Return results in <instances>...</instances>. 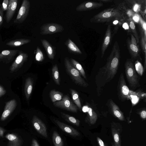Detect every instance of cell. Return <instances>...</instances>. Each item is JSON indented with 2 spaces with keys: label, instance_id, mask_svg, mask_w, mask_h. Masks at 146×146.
<instances>
[{
  "label": "cell",
  "instance_id": "cell-1",
  "mask_svg": "<svg viewBox=\"0 0 146 146\" xmlns=\"http://www.w3.org/2000/svg\"><path fill=\"white\" fill-rule=\"evenodd\" d=\"M120 59V50L116 41L106 64L99 69L95 76V82L98 96L100 95L103 87L115 77L119 66Z\"/></svg>",
  "mask_w": 146,
  "mask_h": 146
},
{
  "label": "cell",
  "instance_id": "cell-2",
  "mask_svg": "<svg viewBox=\"0 0 146 146\" xmlns=\"http://www.w3.org/2000/svg\"><path fill=\"white\" fill-rule=\"evenodd\" d=\"M121 5L117 7L109 8L100 12L94 16L90 20L91 22L102 23L109 22L113 20L121 23L127 20L128 17L126 11Z\"/></svg>",
  "mask_w": 146,
  "mask_h": 146
},
{
  "label": "cell",
  "instance_id": "cell-3",
  "mask_svg": "<svg viewBox=\"0 0 146 146\" xmlns=\"http://www.w3.org/2000/svg\"><path fill=\"white\" fill-rule=\"evenodd\" d=\"M124 66L125 75L129 86L133 88L140 86L132 61L131 59H127Z\"/></svg>",
  "mask_w": 146,
  "mask_h": 146
},
{
  "label": "cell",
  "instance_id": "cell-4",
  "mask_svg": "<svg viewBox=\"0 0 146 146\" xmlns=\"http://www.w3.org/2000/svg\"><path fill=\"white\" fill-rule=\"evenodd\" d=\"M64 64L67 73L76 84L84 88L88 86V83L82 77L79 72L72 66L68 58H64Z\"/></svg>",
  "mask_w": 146,
  "mask_h": 146
},
{
  "label": "cell",
  "instance_id": "cell-5",
  "mask_svg": "<svg viewBox=\"0 0 146 146\" xmlns=\"http://www.w3.org/2000/svg\"><path fill=\"white\" fill-rule=\"evenodd\" d=\"M117 92L119 98L122 101L130 99V96L133 91L130 90L127 86L123 73L120 74L117 84Z\"/></svg>",
  "mask_w": 146,
  "mask_h": 146
},
{
  "label": "cell",
  "instance_id": "cell-6",
  "mask_svg": "<svg viewBox=\"0 0 146 146\" xmlns=\"http://www.w3.org/2000/svg\"><path fill=\"white\" fill-rule=\"evenodd\" d=\"M127 45L129 52L131 57V60H142L141 57V50L137 44L135 38L132 34H131V38H127Z\"/></svg>",
  "mask_w": 146,
  "mask_h": 146
},
{
  "label": "cell",
  "instance_id": "cell-7",
  "mask_svg": "<svg viewBox=\"0 0 146 146\" xmlns=\"http://www.w3.org/2000/svg\"><path fill=\"white\" fill-rule=\"evenodd\" d=\"M53 105L55 107L72 112L76 113L78 111V108L67 95L63 96L61 100L54 103Z\"/></svg>",
  "mask_w": 146,
  "mask_h": 146
},
{
  "label": "cell",
  "instance_id": "cell-8",
  "mask_svg": "<svg viewBox=\"0 0 146 146\" xmlns=\"http://www.w3.org/2000/svg\"><path fill=\"white\" fill-rule=\"evenodd\" d=\"M30 7V3L29 1H23L17 17L14 21L15 23H21L25 21L28 15Z\"/></svg>",
  "mask_w": 146,
  "mask_h": 146
},
{
  "label": "cell",
  "instance_id": "cell-9",
  "mask_svg": "<svg viewBox=\"0 0 146 146\" xmlns=\"http://www.w3.org/2000/svg\"><path fill=\"white\" fill-rule=\"evenodd\" d=\"M122 130V126L119 123H111V131L113 140L112 146H121V134Z\"/></svg>",
  "mask_w": 146,
  "mask_h": 146
},
{
  "label": "cell",
  "instance_id": "cell-10",
  "mask_svg": "<svg viewBox=\"0 0 146 146\" xmlns=\"http://www.w3.org/2000/svg\"><path fill=\"white\" fill-rule=\"evenodd\" d=\"M64 30L63 27L60 25L55 23H48L41 26L40 33L42 35H51L61 32Z\"/></svg>",
  "mask_w": 146,
  "mask_h": 146
},
{
  "label": "cell",
  "instance_id": "cell-11",
  "mask_svg": "<svg viewBox=\"0 0 146 146\" xmlns=\"http://www.w3.org/2000/svg\"><path fill=\"white\" fill-rule=\"evenodd\" d=\"M103 3L92 1H84L80 4L76 8V11H82L97 9L103 6Z\"/></svg>",
  "mask_w": 146,
  "mask_h": 146
},
{
  "label": "cell",
  "instance_id": "cell-12",
  "mask_svg": "<svg viewBox=\"0 0 146 146\" xmlns=\"http://www.w3.org/2000/svg\"><path fill=\"white\" fill-rule=\"evenodd\" d=\"M32 123L34 127L38 133L45 137H48L46 125L40 119L34 115L32 119Z\"/></svg>",
  "mask_w": 146,
  "mask_h": 146
},
{
  "label": "cell",
  "instance_id": "cell-13",
  "mask_svg": "<svg viewBox=\"0 0 146 146\" xmlns=\"http://www.w3.org/2000/svg\"><path fill=\"white\" fill-rule=\"evenodd\" d=\"M112 38V32L111 26L109 25L106 29L101 48V58L104 56L105 52L110 45Z\"/></svg>",
  "mask_w": 146,
  "mask_h": 146
},
{
  "label": "cell",
  "instance_id": "cell-14",
  "mask_svg": "<svg viewBox=\"0 0 146 146\" xmlns=\"http://www.w3.org/2000/svg\"><path fill=\"white\" fill-rule=\"evenodd\" d=\"M16 106L17 102L15 99H13L6 102L1 120L3 121L6 119L14 111Z\"/></svg>",
  "mask_w": 146,
  "mask_h": 146
},
{
  "label": "cell",
  "instance_id": "cell-15",
  "mask_svg": "<svg viewBox=\"0 0 146 146\" xmlns=\"http://www.w3.org/2000/svg\"><path fill=\"white\" fill-rule=\"evenodd\" d=\"M28 57L27 54L21 50L19 51V55L11 67V71L13 72L21 67L27 60Z\"/></svg>",
  "mask_w": 146,
  "mask_h": 146
},
{
  "label": "cell",
  "instance_id": "cell-16",
  "mask_svg": "<svg viewBox=\"0 0 146 146\" xmlns=\"http://www.w3.org/2000/svg\"><path fill=\"white\" fill-rule=\"evenodd\" d=\"M108 106L112 113L115 117L121 121L125 120L123 113L112 100H110L108 102Z\"/></svg>",
  "mask_w": 146,
  "mask_h": 146
},
{
  "label": "cell",
  "instance_id": "cell-17",
  "mask_svg": "<svg viewBox=\"0 0 146 146\" xmlns=\"http://www.w3.org/2000/svg\"><path fill=\"white\" fill-rule=\"evenodd\" d=\"M54 121L62 130L68 134L74 136L80 135V133L72 127L57 119H55Z\"/></svg>",
  "mask_w": 146,
  "mask_h": 146
},
{
  "label": "cell",
  "instance_id": "cell-18",
  "mask_svg": "<svg viewBox=\"0 0 146 146\" xmlns=\"http://www.w3.org/2000/svg\"><path fill=\"white\" fill-rule=\"evenodd\" d=\"M5 137L8 141V146H22L23 140L18 135L13 133H8Z\"/></svg>",
  "mask_w": 146,
  "mask_h": 146
},
{
  "label": "cell",
  "instance_id": "cell-19",
  "mask_svg": "<svg viewBox=\"0 0 146 146\" xmlns=\"http://www.w3.org/2000/svg\"><path fill=\"white\" fill-rule=\"evenodd\" d=\"M18 4L17 0H9L6 13L7 22H9L14 15Z\"/></svg>",
  "mask_w": 146,
  "mask_h": 146
},
{
  "label": "cell",
  "instance_id": "cell-20",
  "mask_svg": "<svg viewBox=\"0 0 146 146\" xmlns=\"http://www.w3.org/2000/svg\"><path fill=\"white\" fill-rule=\"evenodd\" d=\"M19 50H5L0 53V61L9 62L19 52Z\"/></svg>",
  "mask_w": 146,
  "mask_h": 146
},
{
  "label": "cell",
  "instance_id": "cell-21",
  "mask_svg": "<svg viewBox=\"0 0 146 146\" xmlns=\"http://www.w3.org/2000/svg\"><path fill=\"white\" fill-rule=\"evenodd\" d=\"M41 42L48 58L50 59H54L55 53L54 47L46 40H41Z\"/></svg>",
  "mask_w": 146,
  "mask_h": 146
},
{
  "label": "cell",
  "instance_id": "cell-22",
  "mask_svg": "<svg viewBox=\"0 0 146 146\" xmlns=\"http://www.w3.org/2000/svg\"><path fill=\"white\" fill-rule=\"evenodd\" d=\"M87 112L86 121L90 124H94L97 121L98 116L95 111L91 107H88Z\"/></svg>",
  "mask_w": 146,
  "mask_h": 146
},
{
  "label": "cell",
  "instance_id": "cell-23",
  "mask_svg": "<svg viewBox=\"0 0 146 146\" xmlns=\"http://www.w3.org/2000/svg\"><path fill=\"white\" fill-rule=\"evenodd\" d=\"M65 44L70 52L76 54H82L80 50L70 38H68L66 41Z\"/></svg>",
  "mask_w": 146,
  "mask_h": 146
},
{
  "label": "cell",
  "instance_id": "cell-24",
  "mask_svg": "<svg viewBox=\"0 0 146 146\" xmlns=\"http://www.w3.org/2000/svg\"><path fill=\"white\" fill-rule=\"evenodd\" d=\"M33 88V81L31 78H27L25 81V92L27 100H29Z\"/></svg>",
  "mask_w": 146,
  "mask_h": 146
},
{
  "label": "cell",
  "instance_id": "cell-25",
  "mask_svg": "<svg viewBox=\"0 0 146 146\" xmlns=\"http://www.w3.org/2000/svg\"><path fill=\"white\" fill-rule=\"evenodd\" d=\"M31 41L29 39H20L11 40L6 43L7 45L12 46H18L27 44Z\"/></svg>",
  "mask_w": 146,
  "mask_h": 146
},
{
  "label": "cell",
  "instance_id": "cell-26",
  "mask_svg": "<svg viewBox=\"0 0 146 146\" xmlns=\"http://www.w3.org/2000/svg\"><path fill=\"white\" fill-rule=\"evenodd\" d=\"M131 31L133 33V35L135 38L137 43L139 42V37L136 31L135 25L134 21L131 17H128L127 20Z\"/></svg>",
  "mask_w": 146,
  "mask_h": 146
},
{
  "label": "cell",
  "instance_id": "cell-27",
  "mask_svg": "<svg viewBox=\"0 0 146 146\" xmlns=\"http://www.w3.org/2000/svg\"><path fill=\"white\" fill-rule=\"evenodd\" d=\"M70 61L72 66L79 72L84 79L86 80L87 78L85 72L81 64L73 59H71Z\"/></svg>",
  "mask_w": 146,
  "mask_h": 146
},
{
  "label": "cell",
  "instance_id": "cell-28",
  "mask_svg": "<svg viewBox=\"0 0 146 146\" xmlns=\"http://www.w3.org/2000/svg\"><path fill=\"white\" fill-rule=\"evenodd\" d=\"M61 114L62 117L66 121L76 126L79 125L80 121L79 119L63 112H61Z\"/></svg>",
  "mask_w": 146,
  "mask_h": 146
},
{
  "label": "cell",
  "instance_id": "cell-29",
  "mask_svg": "<svg viewBox=\"0 0 146 146\" xmlns=\"http://www.w3.org/2000/svg\"><path fill=\"white\" fill-rule=\"evenodd\" d=\"M50 95L51 100L53 103L62 100L63 94L61 92L52 90L50 92Z\"/></svg>",
  "mask_w": 146,
  "mask_h": 146
},
{
  "label": "cell",
  "instance_id": "cell-30",
  "mask_svg": "<svg viewBox=\"0 0 146 146\" xmlns=\"http://www.w3.org/2000/svg\"><path fill=\"white\" fill-rule=\"evenodd\" d=\"M52 140L54 146H63V140L56 131H54L53 133Z\"/></svg>",
  "mask_w": 146,
  "mask_h": 146
},
{
  "label": "cell",
  "instance_id": "cell-31",
  "mask_svg": "<svg viewBox=\"0 0 146 146\" xmlns=\"http://www.w3.org/2000/svg\"><path fill=\"white\" fill-rule=\"evenodd\" d=\"M73 101L77 107L80 109L81 108V104L78 93L75 90L70 89Z\"/></svg>",
  "mask_w": 146,
  "mask_h": 146
},
{
  "label": "cell",
  "instance_id": "cell-32",
  "mask_svg": "<svg viewBox=\"0 0 146 146\" xmlns=\"http://www.w3.org/2000/svg\"><path fill=\"white\" fill-rule=\"evenodd\" d=\"M52 71L53 80L57 84L60 85V80L59 71L58 66L56 64H55L53 66Z\"/></svg>",
  "mask_w": 146,
  "mask_h": 146
},
{
  "label": "cell",
  "instance_id": "cell-33",
  "mask_svg": "<svg viewBox=\"0 0 146 146\" xmlns=\"http://www.w3.org/2000/svg\"><path fill=\"white\" fill-rule=\"evenodd\" d=\"M35 60L38 62L43 61L44 58V55L38 46H37L35 50Z\"/></svg>",
  "mask_w": 146,
  "mask_h": 146
},
{
  "label": "cell",
  "instance_id": "cell-34",
  "mask_svg": "<svg viewBox=\"0 0 146 146\" xmlns=\"http://www.w3.org/2000/svg\"><path fill=\"white\" fill-rule=\"evenodd\" d=\"M135 70L140 75L142 76L144 71V69L142 65L138 60L136 61L135 63Z\"/></svg>",
  "mask_w": 146,
  "mask_h": 146
},
{
  "label": "cell",
  "instance_id": "cell-35",
  "mask_svg": "<svg viewBox=\"0 0 146 146\" xmlns=\"http://www.w3.org/2000/svg\"><path fill=\"white\" fill-rule=\"evenodd\" d=\"M9 0H3L2 5H1V8L3 11L7 10L9 3Z\"/></svg>",
  "mask_w": 146,
  "mask_h": 146
},
{
  "label": "cell",
  "instance_id": "cell-36",
  "mask_svg": "<svg viewBox=\"0 0 146 146\" xmlns=\"http://www.w3.org/2000/svg\"><path fill=\"white\" fill-rule=\"evenodd\" d=\"M98 146H108L107 144L98 137L97 138Z\"/></svg>",
  "mask_w": 146,
  "mask_h": 146
},
{
  "label": "cell",
  "instance_id": "cell-37",
  "mask_svg": "<svg viewBox=\"0 0 146 146\" xmlns=\"http://www.w3.org/2000/svg\"><path fill=\"white\" fill-rule=\"evenodd\" d=\"M139 115L141 118L143 119H145L146 118V111L145 110H142L139 113Z\"/></svg>",
  "mask_w": 146,
  "mask_h": 146
},
{
  "label": "cell",
  "instance_id": "cell-38",
  "mask_svg": "<svg viewBox=\"0 0 146 146\" xmlns=\"http://www.w3.org/2000/svg\"><path fill=\"white\" fill-rule=\"evenodd\" d=\"M3 11L0 5V27L3 24Z\"/></svg>",
  "mask_w": 146,
  "mask_h": 146
},
{
  "label": "cell",
  "instance_id": "cell-39",
  "mask_svg": "<svg viewBox=\"0 0 146 146\" xmlns=\"http://www.w3.org/2000/svg\"><path fill=\"white\" fill-rule=\"evenodd\" d=\"M138 96L140 98L143 99L146 97V93L142 92L141 91H139L137 92Z\"/></svg>",
  "mask_w": 146,
  "mask_h": 146
},
{
  "label": "cell",
  "instance_id": "cell-40",
  "mask_svg": "<svg viewBox=\"0 0 146 146\" xmlns=\"http://www.w3.org/2000/svg\"><path fill=\"white\" fill-rule=\"evenodd\" d=\"M6 92L5 90L0 85V97L5 95Z\"/></svg>",
  "mask_w": 146,
  "mask_h": 146
},
{
  "label": "cell",
  "instance_id": "cell-41",
  "mask_svg": "<svg viewBox=\"0 0 146 146\" xmlns=\"http://www.w3.org/2000/svg\"><path fill=\"white\" fill-rule=\"evenodd\" d=\"M31 146H39L37 141L35 139H33L32 141Z\"/></svg>",
  "mask_w": 146,
  "mask_h": 146
},
{
  "label": "cell",
  "instance_id": "cell-42",
  "mask_svg": "<svg viewBox=\"0 0 146 146\" xmlns=\"http://www.w3.org/2000/svg\"><path fill=\"white\" fill-rule=\"evenodd\" d=\"M5 132V130L3 128L0 127V137H3Z\"/></svg>",
  "mask_w": 146,
  "mask_h": 146
},
{
  "label": "cell",
  "instance_id": "cell-43",
  "mask_svg": "<svg viewBox=\"0 0 146 146\" xmlns=\"http://www.w3.org/2000/svg\"><path fill=\"white\" fill-rule=\"evenodd\" d=\"M99 2L102 3H108L112 2L113 1L111 0H98Z\"/></svg>",
  "mask_w": 146,
  "mask_h": 146
},
{
  "label": "cell",
  "instance_id": "cell-44",
  "mask_svg": "<svg viewBox=\"0 0 146 146\" xmlns=\"http://www.w3.org/2000/svg\"><path fill=\"white\" fill-rule=\"evenodd\" d=\"M88 107H89L87 106H84L83 107L82 109L83 111L84 112H87V111L88 110Z\"/></svg>",
  "mask_w": 146,
  "mask_h": 146
}]
</instances>
